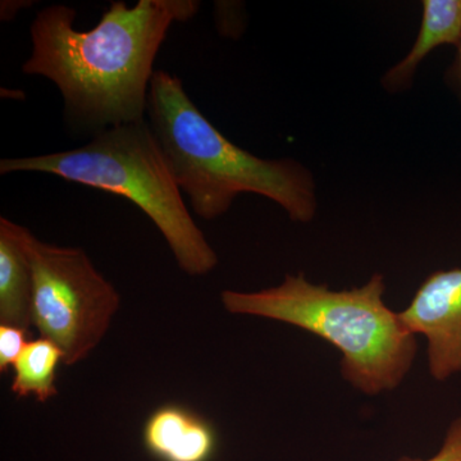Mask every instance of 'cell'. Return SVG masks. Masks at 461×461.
<instances>
[{
    "mask_svg": "<svg viewBox=\"0 0 461 461\" xmlns=\"http://www.w3.org/2000/svg\"><path fill=\"white\" fill-rule=\"evenodd\" d=\"M448 77L461 91V44L457 47L456 58L451 68L448 69Z\"/></svg>",
    "mask_w": 461,
    "mask_h": 461,
    "instance_id": "5bb4252c",
    "label": "cell"
},
{
    "mask_svg": "<svg viewBox=\"0 0 461 461\" xmlns=\"http://www.w3.org/2000/svg\"><path fill=\"white\" fill-rule=\"evenodd\" d=\"M30 230L0 218V324L32 326L33 273L27 236Z\"/></svg>",
    "mask_w": 461,
    "mask_h": 461,
    "instance_id": "ba28073f",
    "label": "cell"
},
{
    "mask_svg": "<svg viewBox=\"0 0 461 461\" xmlns=\"http://www.w3.org/2000/svg\"><path fill=\"white\" fill-rule=\"evenodd\" d=\"M384 291L381 273L363 286L333 291L300 272L254 293L224 290L221 302L230 314L282 321L326 339L341 353L342 378L378 396L402 384L418 354L417 336L388 308Z\"/></svg>",
    "mask_w": 461,
    "mask_h": 461,
    "instance_id": "3957f363",
    "label": "cell"
},
{
    "mask_svg": "<svg viewBox=\"0 0 461 461\" xmlns=\"http://www.w3.org/2000/svg\"><path fill=\"white\" fill-rule=\"evenodd\" d=\"M397 461H461V417L451 421L438 453L429 459L402 456Z\"/></svg>",
    "mask_w": 461,
    "mask_h": 461,
    "instance_id": "7c38bea8",
    "label": "cell"
},
{
    "mask_svg": "<svg viewBox=\"0 0 461 461\" xmlns=\"http://www.w3.org/2000/svg\"><path fill=\"white\" fill-rule=\"evenodd\" d=\"M41 172L129 199L156 224L182 272H213L218 256L191 217L147 118L100 131L84 147L44 156L5 158L0 173Z\"/></svg>",
    "mask_w": 461,
    "mask_h": 461,
    "instance_id": "277c9868",
    "label": "cell"
},
{
    "mask_svg": "<svg viewBox=\"0 0 461 461\" xmlns=\"http://www.w3.org/2000/svg\"><path fill=\"white\" fill-rule=\"evenodd\" d=\"M147 120L181 193L205 221L222 217L240 194L277 203L291 221L317 213L313 175L291 158L263 159L230 141L187 95L182 80L156 71L149 87Z\"/></svg>",
    "mask_w": 461,
    "mask_h": 461,
    "instance_id": "7a4b0ae2",
    "label": "cell"
},
{
    "mask_svg": "<svg viewBox=\"0 0 461 461\" xmlns=\"http://www.w3.org/2000/svg\"><path fill=\"white\" fill-rule=\"evenodd\" d=\"M400 320L427 341L430 377L445 382L461 373V268L433 272Z\"/></svg>",
    "mask_w": 461,
    "mask_h": 461,
    "instance_id": "8992f818",
    "label": "cell"
},
{
    "mask_svg": "<svg viewBox=\"0 0 461 461\" xmlns=\"http://www.w3.org/2000/svg\"><path fill=\"white\" fill-rule=\"evenodd\" d=\"M33 273L32 326L76 366L95 350L121 308V295L84 249L41 241L30 230Z\"/></svg>",
    "mask_w": 461,
    "mask_h": 461,
    "instance_id": "5b68a950",
    "label": "cell"
},
{
    "mask_svg": "<svg viewBox=\"0 0 461 461\" xmlns=\"http://www.w3.org/2000/svg\"><path fill=\"white\" fill-rule=\"evenodd\" d=\"M142 444L157 461H212L218 438L204 417L186 406L167 403L145 420Z\"/></svg>",
    "mask_w": 461,
    "mask_h": 461,
    "instance_id": "52a82bcc",
    "label": "cell"
},
{
    "mask_svg": "<svg viewBox=\"0 0 461 461\" xmlns=\"http://www.w3.org/2000/svg\"><path fill=\"white\" fill-rule=\"evenodd\" d=\"M196 0H114L98 25L75 29L76 11L42 8L30 27L32 56L23 72L56 85L72 126L93 136L147 118L154 60L172 23L198 14Z\"/></svg>",
    "mask_w": 461,
    "mask_h": 461,
    "instance_id": "6da1fadb",
    "label": "cell"
},
{
    "mask_svg": "<svg viewBox=\"0 0 461 461\" xmlns=\"http://www.w3.org/2000/svg\"><path fill=\"white\" fill-rule=\"evenodd\" d=\"M29 335L27 330L0 324V372L3 375L14 368V363L29 344Z\"/></svg>",
    "mask_w": 461,
    "mask_h": 461,
    "instance_id": "8fae6325",
    "label": "cell"
},
{
    "mask_svg": "<svg viewBox=\"0 0 461 461\" xmlns=\"http://www.w3.org/2000/svg\"><path fill=\"white\" fill-rule=\"evenodd\" d=\"M62 350L50 339H30L14 366L11 391L17 399L33 397L39 402L58 395L57 371L63 364Z\"/></svg>",
    "mask_w": 461,
    "mask_h": 461,
    "instance_id": "30bf717a",
    "label": "cell"
},
{
    "mask_svg": "<svg viewBox=\"0 0 461 461\" xmlns=\"http://www.w3.org/2000/svg\"><path fill=\"white\" fill-rule=\"evenodd\" d=\"M461 44V0H424L423 17L411 51L382 78L384 89L399 93L411 87L415 72L430 51Z\"/></svg>",
    "mask_w": 461,
    "mask_h": 461,
    "instance_id": "9c48e42d",
    "label": "cell"
},
{
    "mask_svg": "<svg viewBox=\"0 0 461 461\" xmlns=\"http://www.w3.org/2000/svg\"><path fill=\"white\" fill-rule=\"evenodd\" d=\"M33 2H27V0H5L0 5V20L11 21L17 16L21 9L32 7Z\"/></svg>",
    "mask_w": 461,
    "mask_h": 461,
    "instance_id": "4fadbf2b",
    "label": "cell"
}]
</instances>
